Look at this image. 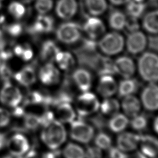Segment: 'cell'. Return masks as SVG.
<instances>
[{
  "label": "cell",
  "mask_w": 158,
  "mask_h": 158,
  "mask_svg": "<svg viewBox=\"0 0 158 158\" xmlns=\"http://www.w3.org/2000/svg\"><path fill=\"white\" fill-rule=\"evenodd\" d=\"M33 52L32 49L27 45H23V49L20 57L25 61H28L33 57Z\"/></svg>",
  "instance_id": "obj_44"
},
{
  "label": "cell",
  "mask_w": 158,
  "mask_h": 158,
  "mask_svg": "<svg viewBox=\"0 0 158 158\" xmlns=\"http://www.w3.org/2000/svg\"><path fill=\"white\" fill-rule=\"evenodd\" d=\"M112 4L117 6L126 5L130 0H108Z\"/></svg>",
  "instance_id": "obj_48"
},
{
  "label": "cell",
  "mask_w": 158,
  "mask_h": 158,
  "mask_svg": "<svg viewBox=\"0 0 158 158\" xmlns=\"http://www.w3.org/2000/svg\"><path fill=\"white\" fill-rule=\"evenodd\" d=\"M34 0H20V1L21 2H22L23 4H30L31 2H33Z\"/></svg>",
  "instance_id": "obj_52"
},
{
  "label": "cell",
  "mask_w": 158,
  "mask_h": 158,
  "mask_svg": "<svg viewBox=\"0 0 158 158\" xmlns=\"http://www.w3.org/2000/svg\"><path fill=\"white\" fill-rule=\"evenodd\" d=\"M152 128L154 131L158 135V115L154 118L152 122Z\"/></svg>",
  "instance_id": "obj_49"
},
{
  "label": "cell",
  "mask_w": 158,
  "mask_h": 158,
  "mask_svg": "<svg viewBox=\"0 0 158 158\" xmlns=\"http://www.w3.org/2000/svg\"><path fill=\"white\" fill-rule=\"evenodd\" d=\"M25 158H44V156L35 151H31L27 154Z\"/></svg>",
  "instance_id": "obj_47"
},
{
  "label": "cell",
  "mask_w": 158,
  "mask_h": 158,
  "mask_svg": "<svg viewBox=\"0 0 158 158\" xmlns=\"http://www.w3.org/2000/svg\"><path fill=\"white\" fill-rule=\"evenodd\" d=\"M155 158H158V157H155Z\"/></svg>",
  "instance_id": "obj_56"
},
{
  "label": "cell",
  "mask_w": 158,
  "mask_h": 158,
  "mask_svg": "<svg viewBox=\"0 0 158 158\" xmlns=\"http://www.w3.org/2000/svg\"><path fill=\"white\" fill-rule=\"evenodd\" d=\"M58 67L65 72H70L74 69L76 65V59L74 55L67 51L60 50L57 54L55 60Z\"/></svg>",
  "instance_id": "obj_22"
},
{
  "label": "cell",
  "mask_w": 158,
  "mask_h": 158,
  "mask_svg": "<svg viewBox=\"0 0 158 158\" xmlns=\"http://www.w3.org/2000/svg\"><path fill=\"white\" fill-rule=\"evenodd\" d=\"M147 46V37L143 31L139 30L128 33L127 39L125 40V46L131 55L141 54L145 51Z\"/></svg>",
  "instance_id": "obj_8"
},
{
  "label": "cell",
  "mask_w": 158,
  "mask_h": 158,
  "mask_svg": "<svg viewBox=\"0 0 158 158\" xmlns=\"http://www.w3.org/2000/svg\"><path fill=\"white\" fill-rule=\"evenodd\" d=\"M15 107L14 109V110L13 111V113L16 116H21L22 115H23V113H24V111H23V109L21 107Z\"/></svg>",
  "instance_id": "obj_50"
},
{
  "label": "cell",
  "mask_w": 158,
  "mask_h": 158,
  "mask_svg": "<svg viewBox=\"0 0 158 158\" xmlns=\"http://www.w3.org/2000/svg\"><path fill=\"white\" fill-rule=\"evenodd\" d=\"M118 82L112 75L99 76L96 84L97 94L103 98L113 97L117 92Z\"/></svg>",
  "instance_id": "obj_13"
},
{
  "label": "cell",
  "mask_w": 158,
  "mask_h": 158,
  "mask_svg": "<svg viewBox=\"0 0 158 158\" xmlns=\"http://www.w3.org/2000/svg\"><path fill=\"white\" fill-rule=\"evenodd\" d=\"M130 118L129 125L133 130L137 132H141L148 127L149 121L144 114L139 113Z\"/></svg>",
  "instance_id": "obj_35"
},
{
  "label": "cell",
  "mask_w": 158,
  "mask_h": 158,
  "mask_svg": "<svg viewBox=\"0 0 158 158\" xmlns=\"http://www.w3.org/2000/svg\"><path fill=\"white\" fill-rule=\"evenodd\" d=\"M53 6L52 0H36L35 3V10L40 14H46L52 10Z\"/></svg>",
  "instance_id": "obj_37"
},
{
  "label": "cell",
  "mask_w": 158,
  "mask_h": 158,
  "mask_svg": "<svg viewBox=\"0 0 158 158\" xmlns=\"http://www.w3.org/2000/svg\"><path fill=\"white\" fill-rule=\"evenodd\" d=\"M8 11L14 18L19 20L25 15L26 9L22 2L14 1L9 4L8 6Z\"/></svg>",
  "instance_id": "obj_36"
},
{
  "label": "cell",
  "mask_w": 158,
  "mask_h": 158,
  "mask_svg": "<svg viewBox=\"0 0 158 158\" xmlns=\"http://www.w3.org/2000/svg\"><path fill=\"white\" fill-rule=\"evenodd\" d=\"M1 7H2V3H1V0H0V9L1 8Z\"/></svg>",
  "instance_id": "obj_55"
},
{
  "label": "cell",
  "mask_w": 158,
  "mask_h": 158,
  "mask_svg": "<svg viewBox=\"0 0 158 158\" xmlns=\"http://www.w3.org/2000/svg\"><path fill=\"white\" fill-rule=\"evenodd\" d=\"M142 27L148 33L158 34V9L149 11L143 15Z\"/></svg>",
  "instance_id": "obj_25"
},
{
  "label": "cell",
  "mask_w": 158,
  "mask_h": 158,
  "mask_svg": "<svg viewBox=\"0 0 158 158\" xmlns=\"http://www.w3.org/2000/svg\"><path fill=\"white\" fill-rule=\"evenodd\" d=\"M146 5L144 2L130 0L126 4V12L128 17L138 19L144 13Z\"/></svg>",
  "instance_id": "obj_33"
},
{
  "label": "cell",
  "mask_w": 158,
  "mask_h": 158,
  "mask_svg": "<svg viewBox=\"0 0 158 158\" xmlns=\"http://www.w3.org/2000/svg\"><path fill=\"white\" fill-rule=\"evenodd\" d=\"M39 77L43 83L52 85L57 83L60 79V73L52 62H47L40 70Z\"/></svg>",
  "instance_id": "obj_19"
},
{
  "label": "cell",
  "mask_w": 158,
  "mask_h": 158,
  "mask_svg": "<svg viewBox=\"0 0 158 158\" xmlns=\"http://www.w3.org/2000/svg\"><path fill=\"white\" fill-rule=\"evenodd\" d=\"M120 110V102L115 98L109 97L104 98V99L100 102L99 110H100L103 115L110 117L119 112Z\"/></svg>",
  "instance_id": "obj_27"
},
{
  "label": "cell",
  "mask_w": 158,
  "mask_h": 158,
  "mask_svg": "<svg viewBox=\"0 0 158 158\" xmlns=\"http://www.w3.org/2000/svg\"><path fill=\"white\" fill-rule=\"evenodd\" d=\"M139 88L138 80L133 77L123 78L118 83L117 92L119 97L123 98L127 96L135 94Z\"/></svg>",
  "instance_id": "obj_24"
},
{
  "label": "cell",
  "mask_w": 158,
  "mask_h": 158,
  "mask_svg": "<svg viewBox=\"0 0 158 158\" xmlns=\"http://www.w3.org/2000/svg\"><path fill=\"white\" fill-rule=\"evenodd\" d=\"M54 27V19L46 14H40L34 23L28 28V32L32 35L49 33Z\"/></svg>",
  "instance_id": "obj_17"
},
{
  "label": "cell",
  "mask_w": 158,
  "mask_h": 158,
  "mask_svg": "<svg viewBox=\"0 0 158 158\" xmlns=\"http://www.w3.org/2000/svg\"><path fill=\"white\" fill-rule=\"evenodd\" d=\"M85 7L91 16L99 17L107 9V0H84Z\"/></svg>",
  "instance_id": "obj_29"
},
{
  "label": "cell",
  "mask_w": 158,
  "mask_h": 158,
  "mask_svg": "<svg viewBox=\"0 0 158 158\" xmlns=\"http://www.w3.org/2000/svg\"><path fill=\"white\" fill-rule=\"evenodd\" d=\"M12 73L10 69L5 64H2L0 65V77L6 81L8 80L12 77Z\"/></svg>",
  "instance_id": "obj_43"
},
{
  "label": "cell",
  "mask_w": 158,
  "mask_h": 158,
  "mask_svg": "<svg viewBox=\"0 0 158 158\" xmlns=\"http://www.w3.org/2000/svg\"><path fill=\"white\" fill-rule=\"evenodd\" d=\"M4 158H22L21 156H13L12 155L11 156H7V157H6Z\"/></svg>",
  "instance_id": "obj_53"
},
{
  "label": "cell",
  "mask_w": 158,
  "mask_h": 158,
  "mask_svg": "<svg viewBox=\"0 0 158 158\" xmlns=\"http://www.w3.org/2000/svg\"><path fill=\"white\" fill-rule=\"evenodd\" d=\"M94 135V127L81 118L75 119L70 123L69 136L74 142L82 144H89L93 139Z\"/></svg>",
  "instance_id": "obj_5"
},
{
  "label": "cell",
  "mask_w": 158,
  "mask_h": 158,
  "mask_svg": "<svg viewBox=\"0 0 158 158\" xmlns=\"http://www.w3.org/2000/svg\"><path fill=\"white\" fill-rule=\"evenodd\" d=\"M25 126L30 130H35L41 125L40 117L33 114H27L24 117Z\"/></svg>",
  "instance_id": "obj_38"
},
{
  "label": "cell",
  "mask_w": 158,
  "mask_h": 158,
  "mask_svg": "<svg viewBox=\"0 0 158 158\" xmlns=\"http://www.w3.org/2000/svg\"><path fill=\"white\" fill-rule=\"evenodd\" d=\"M95 68L99 76L103 75H114L115 74L114 60H112L109 57H107V56L99 58L95 64Z\"/></svg>",
  "instance_id": "obj_32"
},
{
  "label": "cell",
  "mask_w": 158,
  "mask_h": 158,
  "mask_svg": "<svg viewBox=\"0 0 158 158\" xmlns=\"http://www.w3.org/2000/svg\"><path fill=\"white\" fill-rule=\"evenodd\" d=\"M73 107L78 116L86 117L97 113L100 101L97 94L91 91L80 92L73 99Z\"/></svg>",
  "instance_id": "obj_3"
},
{
  "label": "cell",
  "mask_w": 158,
  "mask_h": 158,
  "mask_svg": "<svg viewBox=\"0 0 158 158\" xmlns=\"http://www.w3.org/2000/svg\"><path fill=\"white\" fill-rule=\"evenodd\" d=\"M142 106L137 96L135 94L122 98L120 102V109L128 118H131L141 112Z\"/></svg>",
  "instance_id": "obj_18"
},
{
  "label": "cell",
  "mask_w": 158,
  "mask_h": 158,
  "mask_svg": "<svg viewBox=\"0 0 158 158\" xmlns=\"http://www.w3.org/2000/svg\"><path fill=\"white\" fill-rule=\"evenodd\" d=\"M129 121V118L123 113L118 112L110 117L107 123L108 128L112 132L118 134L127 129Z\"/></svg>",
  "instance_id": "obj_23"
},
{
  "label": "cell",
  "mask_w": 158,
  "mask_h": 158,
  "mask_svg": "<svg viewBox=\"0 0 158 158\" xmlns=\"http://www.w3.org/2000/svg\"><path fill=\"white\" fill-rule=\"evenodd\" d=\"M77 0H58L55 7L56 15L64 20L72 19L78 11Z\"/></svg>",
  "instance_id": "obj_16"
},
{
  "label": "cell",
  "mask_w": 158,
  "mask_h": 158,
  "mask_svg": "<svg viewBox=\"0 0 158 158\" xmlns=\"http://www.w3.org/2000/svg\"><path fill=\"white\" fill-rule=\"evenodd\" d=\"M138 149L144 158L158 157V138L150 134L141 135Z\"/></svg>",
  "instance_id": "obj_9"
},
{
  "label": "cell",
  "mask_w": 158,
  "mask_h": 158,
  "mask_svg": "<svg viewBox=\"0 0 158 158\" xmlns=\"http://www.w3.org/2000/svg\"><path fill=\"white\" fill-rule=\"evenodd\" d=\"M127 17L121 10L118 9L112 10L108 17L109 27L114 31H120L125 28Z\"/></svg>",
  "instance_id": "obj_28"
},
{
  "label": "cell",
  "mask_w": 158,
  "mask_h": 158,
  "mask_svg": "<svg viewBox=\"0 0 158 158\" xmlns=\"http://www.w3.org/2000/svg\"><path fill=\"white\" fill-rule=\"evenodd\" d=\"M67 131L62 123L56 119L43 127L41 138L43 143L51 149L56 150L66 141Z\"/></svg>",
  "instance_id": "obj_2"
},
{
  "label": "cell",
  "mask_w": 158,
  "mask_h": 158,
  "mask_svg": "<svg viewBox=\"0 0 158 158\" xmlns=\"http://www.w3.org/2000/svg\"><path fill=\"white\" fill-rule=\"evenodd\" d=\"M10 121L9 112L4 109L0 108V127L6 126Z\"/></svg>",
  "instance_id": "obj_45"
},
{
  "label": "cell",
  "mask_w": 158,
  "mask_h": 158,
  "mask_svg": "<svg viewBox=\"0 0 158 158\" xmlns=\"http://www.w3.org/2000/svg\"><path fill=\"white\" fill-rule=\"evenodd\" d=\"M133 1H137V2H144V1L146 0H133Z\"/></svg>",
  "instance_id": "obj_54"
},
{
  "label": "cell",
  "mask_w": 158,
  "mask_h": 158,
  "mask_svg": "<svg viewBox=\"0 0 158 158\" xmlns=\"http://www.w3.org/2000/svg\"><path fill=\"white\" fill-rule=\"evenodd\" d=\"M60 49L56 43L51 40H48L42 44L40 56L43 60L46 62H52L55 60L57 54Z\"/></svg>",
  "instance_id": "obj_26"
},
{
  "label": "cell",
  "mask_w": 158,
  "mask_h": 158,
  "mask_svg": "<svg viewBox=\"0 0 158 158\" xmlns=\"http://www.w3.org/2000/svg\"><path fill=\"white\" fill-rule=\"evenodd\" d=\"M54 117L64 123H70L76 119L77 114L71 102H62L56 106Z\"/></svg>",
  "instance_id": "obj_20"
},
{
  "label": "cell",
  "mask_w": 158,
  "mask_h": 158,
  "mask_svg": "<svg viewBox=\"0 0 158 158\" xmlns=\"http://www.w3.org/2000/svg\"><path fill=\"white\" fill-rule=\"evenodd\" d=\"M23 25L20 23H12L6 27V30L9 35L13 37L20 36L23 32Z\"/></svg>",
  "instance_id": "obj_40"
},
{
  "label": "cell",
  "mask_w": 158,
  "mask_h": 158,
  "mask_svg": "<svg viewBox=\"0 0 158 158\" xmlns=\"http://www.w3.org/2000/svg\"><path fill=\"white\" fill-rule=\"evenodd\" d=\"M71 78L75 87L80 92L90 91L93 78L91 73L86 69L78 67L72 70Z\"/></svg>",
  "instance_id": "obj_10"
},
{
  "label": "cell",
  "mask_w": 158,
  "mask_h": 158,
  "mask_svg": "<svg viewBox=\"0 0 158 158\" xmlns=\"http://www.w3.org/2000/svg\"><path fill=\"white\" fill-rule=\"evenodd\" d=\"M40 117V122H41V125L42 126H45L49 122H51L52 120L55 119L54 114L51 111H47L44 112Z\"/></svg>",
  "instance_id": "obj_46"
},
{
  "label": "cell",
  "mask_w": 158,
  "mask_h": 158,
  "mask_svg": "<svg viewBox=\"0 0 158 158\" xmlns=\"http://www.w3.org/2000/svg\"><path fill=\"white\" fill-rule=\"evenodd\" d=\"M14 77L19 83L26 86L34 83L36 79L35 70L30 66L24 67L20 71L16 73Z\"/></svg>",
  "instance_id": "obj_31"
},
{
  "label": "cell",
  "mask_w": 158,
  "mask_h": 158,
  "mask_svg": "<svg viewBox=\"0 0 158 158\" xmlns=\"http://www.w3.org/2000/svg\"><path fill=\"white\" fill-rule=\"evenodd\" d=\"M93 143L95 146L102 151H107L112 146V139L107 133L101 131L94 135Z\"/></svg>",
  "instance_id": "obj_34"
},
{
  "label": "cell",
  "mask_w": 158,
  "mask_h": 158,
  "mask_svg": "<svg viewBox=\"0 0 158 158\" xmlns=\"http://www.w3.org/2000/svg\"><path fill=\"white\" fill-rule=\"evenodd\" d=\"M85 158H103V151L96 146L90 145L85 149Z\"/></svg>",
  "instance_id": "obj_39"
},
{
  "label": "cell",
  "mask_w": 158,
  "mask_h": 158,
  "mask_svg": "<svg viewBox=\"0 0 158 158\" xmlns=\"http://www.w3.org/2000/svg\"><path fill=\"white\" fill-rule=\"evenodd\" d=\"M139 28V24L138 22L137 19L127 17L125 28L127 30L128 33L138 30Z\"/></svg>",
  "instance_id": "obj_42"
},
{
  "label": "cell",
  "mask_w": 158,
  "mask_h": 158,
  "mask_svg": "<svg viewBox=\"0 0 158 158\" xmlns=\"http://www.w3.org/2000/svg\"><path fill=\"white\" fill-rule=\"evenodd\" d=\"M141 134L123 131L116 138V146L126 153L133 152L138 148Z\"/></svg>",
  "instance_id": "obj_11"
},
{
  "label": "cell",
  "mask_w": 158,
  "mask_h": 158,
  "mask_svg": "<svg viewBox=\"0 0 158 158\" xmlns=\"http://www.w3.org/2000/svg\"><path fill=\"white\" fill-rule=\"evenodd\" d=\"M107 151L109 158H128L127 153L123 152L116 146H112L107 150Z\"/></svg>",
  "instance_id": "obj_41"
},
{
  "label": "cell",
  "mask_w": 158,
  "mask_h": 158,
  "mask_svg": "<svg viewBox=\"0 0 158 158\" xmlns=\"http://www.w3.org/2000/svg\"><path fill=\"white\" fill-rule=\"evenodd\" d=\"M136 71L147 83H158V54L150 51L141 53L137 62Z\"/></svg>",
  "instance_id": "obj_1"
},
{
  "label": "cell",
  "mask_w": 158,
  "mask_h": 158,
  "mask_svg": "<svg viewBox=\"0 0 158 158\" xmlns=\"http://www.w3.org/2000/svg\"><path fill=\"white\" fill-rule=\"evenodd\" d=\"M97 47L106 56H114L123 50L125 39L123 35L117 31L105 33L97 42Z\"/></svg>",
  "instance_id": "obj_4"
},
{
  "label": "cell",
  "mask_w": 158,
  "mask_h": 158,
  "mask_svg": "<svg viewBox=\"0 0 158 158\" xmlns=\"http://www.w3.org/2000/svg\"><path fill=\"white\" fill-rule=\"evenodd\" d=\"M82 32V27L79 24L67 20L58 26L56 30V36L60 43L70 45L80 40Z\"/></svg>",
  "instance_id": "obj_6"
},
{
  "label": "cell",
  "mask_w": 158,
  "mask_h": 158,
  "mask_svg": "<svg viewBox=\"0 0 158 158\" xmlns=\"http://www.w3.org/2000/svg\"><path fill=\"white\" fill-rule=\"evenodd\" d=\"M139 100L148 112L158 111V83H149L141 90Z\"/></svg>",
  "instance_id": "obj_7"
},
{
  "label": "cell",
  "mask_w": 158,
  "mask_h": 158,
  "mask_svg": "<svg viewBox=\"0 0 158 158\" xmlns=\"http://www.w3.org/2000/svg\"><path fill=\"white\" fill-rule=\"evenodd\" d=\"M22 95L19 89L8 81H6L0 92V101L4 104L16 107L22 101Z\"/></svg>",
  "instance_id": "obj_15"
},
{
  "label": "cell",
  "mask_w": 158,
  "mask_h": 158,
  "mask_svg": "<svg viewBox=\"0 0 158 158\" xmlns=\"http://www.w3.org/2000/svg\"><path fill=\"white\" fill-rule=\"evenodd\" d=\"M62 155L63 158H85V149L76 142H69L64 147Z\"/></svg>",
  "instance_id": "obj_30"
},
{
  "label": "cell",
  "mask_w": 158,
  "mask_h": 158,
  "mask_svg": "<svg viewBox=\"0 0 158 158\" xmlns=\"http://www.w3.org/2000/svg\"><path fill=\"white\" fill-rule=\"evenodd\" d=\"M82 30L88 38L97 40L100 38L105 33L106 27L103 21L96 16L89 15L84 22Z\"/></svg>",
  "instance_id": "obj_12"
},
{
  "label": "cell",
  "mask_w": 158,
  "mask_h": 158,
  "mask_svg": "<svg viewBox=\"0 0 158 158\" xmlns=\"http://www.w3.org/2000/svg\"><path fill=\"white\" fill-rule=\"evenodd\" d=\"M7 146L10 154L17 156H21L29 149L27 139L21 134H16L12 136L7 141Z\"/></svg>",
  "instance_id": "obj_21"
},
{
  "label": "cell",
  "mask_w": 158,
  "mask_h": 158,
  "mask_svg": "<svg viewBox=\"0 0 158 158\" xmlns=\"http://www.w3.org/2000/svg\"><path fill=\"white\" fill-rule=\"evenodd\" d=\"M6 143V137L4 134L0 133V149H2Z\"/></svg>",
  "instance_id": "obj_51"
},
{
  "label": "cell",
  "mask_w": 158,
  "mask_h": 158,
  "mask_svg": "<svg viewBox=\"0 0 158 158\" xmlns=\"http://www.w3.org/2000/svg\"><path fill=\"white\" fill-rule=\"evenodd\" d=\"M115 73L122 78L133 77L136 72V64L132 58L128 56H120L114 60Z\"/></svg>",
  "instance_id": "obj_14"
}]
</instances>
